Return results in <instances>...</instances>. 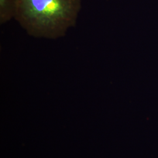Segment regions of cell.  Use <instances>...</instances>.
Listing matches in <instances>:
<instances>
[{
  "label": "cell",
  "instance_id": "6da1fadb",
  "mask_svg": "<svg viewBox=\"0 0 158 158\" xmlns=\"http://www.w3.org/2000/svg\"><path fill=\"white\" fill-rule=\"evenodd\" d=\"M81 0H17L15 19L29 36L55 40L77 21Z\"/></svg>",
  "mask_w": 158,
  "mask_h": 158
},
{
  "label": "cell",
  "instance_id": "7a4b0ae2",
  "mask_svg": "<svg viewBox=\"0 0 158 158\" xmlns=\"http://www.w3.org/2000/svg\"><path fill=\"white\" fill-rule=\"evenodd\" d=\"M17 0H0V24L3 25L14 19Z\"/></svg>",
  "mask_w": 158,
  "mask_h": 158
}]
</instances>
